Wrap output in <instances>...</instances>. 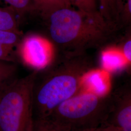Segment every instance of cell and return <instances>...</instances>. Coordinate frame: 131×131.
Masks as SVG:
<instances>
[{
  "label": "cell",
  "mask_w": 131,
  "mask_h": 131,
  "mask_svg": "<svg viewBox=\"0 0 131 131\" xmlns=\"http://www.w3.org/2000/svg\"><path fill=\"white\" fill-rule=\"evenodd\" d=\"M45 19L52 40L68 54H82L87 49L103 44L115 29L99 10L85 12L67 7L52 12Z\"/></svg>",
  "instance_id": "cell-1"
},
{
  "label": "cell",
  "mask_w": 131,
  "mask_h": 131,
  "mask_svg": "<svg viewBox=\"0 0 131 131\" xmlns=\"http://www.w3.org/2000/svg\"><path fill=\"white\" fill-rule=\"evenodd\" d=\"M81 54H69L64 61L37 78L32 95L33 121L45 119L60 104L81 93L82 80L89 70Z\"/></svg>",
  "instance_id": "cell-2"
},
{
  "label": "cell",
  "mask_w": 131,
  "mask_h": 131,
  "mask_svg": "<svg viewBox=\"0 0 131 131\" xmlns=\"http://www.w3.org/2000/svg\"><path fill=\"white\" fill-rule=\"evenodd\" d=\"M112 102L111 94L81 92L60 104L45 119L69 131L100 128L107 117Z\"/></svg>",
  "instance_id": "cell-3"
},
{
  "label": "cell",
  "mask_w": 131,
  "mask_h": 131,
  "mask_svg": "<svg viewBox=\"0 0 131 131\" xmlns=\"http://www.w3.org/2000/svg\"><path fill=\"white\" fill-rule=\"evenodd\" d=\"M38 71L16 78L0 92V131H31L32 95Z\"/></svg>",
  "instance_id": "cell-4"
},
{
  "label": "cell",
  "mask_w": 131,
  "mask_h": 131,
  "mask_svg": "<svg viewBox=\"0 0 131 131\" xmlns=\"http://www.w3.org/2000/svg\"><path fill=\"white\" fill-rule=\"evenodd\" d=\"M17 50L23 62L34 70L46 68L54 56L52 42L38 35H30L21 39Z\"/></svg>",
  "instance_id": "cell-5"
},
{
  "label": "cell",
  "mask_w": 131,
  "mask_h": 131,
  "mask_svg": "<svg viewBox=\"0 0 131 131\" xmlns=\"http://www.w3.org/2000/svg\"><path fill=\"white\" fill-rule=\"evenodd\" d=\"M112 102L103 131H131V93L123 90L112 95Z\"/></svg>",
  "instance_id": "cell-6"
},
{
  "label": "cell",
  "mask_w": 131,
  "mask_h": 131,
  "mask_svg": "<svg viewBox=\"0 0 131 131\" xmlns=\"http://www.w3.org/2000/svg\"><path fill=\"white\" fill-rule=\"evenodd\" d=\"M105 70H90L84 74L82 80V91L98 95L108 94V75Z\"/></svg>",
  "instance_id": "cell-7"
},
{
  "label": "cell",
  "mask_w": 131,
  "mask_h": 131,
  "mask_svg": "<svg viewBox=\"0 0 131 131\" xmlns=\"http://www.w3.org/2000/svg\"><path fill=\"white\" fill-rule=\"evenodd\" d=\"M20 31L0 30V60L14 63L15 51L21 40Z\"/></svg>",
  "instance_id": "cell-8"
},
{
  "label": "cell",
  "mask_w": 131,
  "mask_h": 131,
  "mask_svg": "<svg viewBox=\"0 0 131 131\" xmlns=\"http://www.w3.org/2000/svg\"><path fill=\"white\" fill-rule=\"evenodd\" d=\"M101 61L103 70L113 71L121 70L130 63L122 52L121 48L110 47L103 51Z\"/></svg>",
  "instance_id": "cell-9"
},
{
  "label": "cell",
  "mask_w": 131,
  "mask_h": 131,
  "mask_svg": "<svg viewBox=\"0 0 131 131\" xmlns=\"http://www.w3.org/2000/svg\"><path fill=\"white\" fill-rule=\"evenodd\" d=\"M33 1L35 13H38L44 19L56 10L72 6L69 0H33Z\"/></svg>",
  "instance_id": "cell-10"
},
{
  "label": "cell",
  "mask_w": 131,
  "mask_h": 131,
  "mask_svg": "<svg viewBox=\"0 0 131 131\" xmlns=\"http://www.w3.org/2000/svg\"><path fill=\"white\" fill-rule=\"evenodd\" d=\"M18 17L19 15L12 7L0 6V30L20 31Z\"/></svg>",
  "instance_id": "cell-11"
},
{
  "label": "cell",
  "mask_w": 131,
  "mask_h": 131,
  "mask_svg": "<svg viewBox=\"0 0 131 131\" xmlns=\"http://www.w3.org/2000/svg\"><path fill=\"white\" fill-rule=\"evenodd\" d=\"M99 11L109 23L115 25L119 17V0H99Z\"/></svg>",
  "instance_id": "cell-12"
},
{
  "label": "cell",
  "mask_w": 131,
  "mask_h": 131,
  "mask_svg": "<svg viewBox=\"0 0 131 131\" xmlns=\"http://www.w3.org/2000/svg\"><path fill=\"white\" fill-rule=\"evenodd\" d=\"M17 67L14 63L0 60V92L16 79Z\"/></svg>",
  "instance_id": "cell-13"
},
{
  "label": "cell",
  "mask_w": 131,
  "mask_h": 131,
  "mask_svg": "<svg viewBox=\"0 0 131 131\" xmlns=\"http://www.w3.org/2000/svg\"><path fill=\"white\" fill-rule=\"evenodd\" d=\"M0 3L12 7L19 17L25 14L35 13V7L33 0H0Z\"/></svg>",
  "instance_id": "cell-14"
},
{
  "label": "cell",
  "mask_w": 131,
  "mask_h": 131,
  "mask_svg": "<svg viewBox=\"0 0 131 131\" xmlns=\"http://www.w3.org/2000/svg\"><path fill=\"white\" fill-rule=\"evenodd\" d=\"M31 131H69L48 119L33 121Z\"/></svg>",
  "instance_id": "cell-15"
},
{
  "label": "cell",
  "mask_w": 131,
  "mask_h": 131,
  "mask_svg": "<svg viewBox=\"0 0 131 131\" xmlns=\"http://www.w3.org/2000/svg\"><path fill=\"white\" fill-rule=\"evenodd\" d=\"M71 5L77 9L85 12H94L99 10L95 0H69Z\"/></svg>",
  "instance_id": "cell-16"
},
{
  "label": "cell",
  "mask_w": 131,
  "mask_h": 131,
  "mask_svg": "<svg viewBox=\"0 0 131 131\" xmlns=\"http://www.w3.org/2000/svg\"><path fill=\"white\" fill-rule=\"evenodd\" d=\"M125 22H129L131 18V0H124L123 3L119 5V17Z\"/></svg>",
  "instance_id": "cell-17"
},
{
  "label": "cell",
  "mask_w": 131,
  "mask_h": 131,
  "mask_svg": "<svg viewBox=\"0 0 131 131\" xmlns=\"http://www.w3.org/2000/svg\"><path fill=\"white\" fill-rule=\"evenodd\" d=\"M122 52L126 57L127 60L130 63L131 61V38H127L123 43V46L121 48Z\"/></svg>",
  "instance_id": "cell-18"
},
{
  "label": "cell",
  "mask_w": 131,
  "mask_h": 131,
  "mask_svg": "<svg viewBox=\"0 0 131 131\" xmlns=\"http://www.w3.org/2000/svg\"><path fill=\"white\" fill-rule=\"evenodd\" d=\"M84 131H102L100 128H97V129H89Z\"/></svg>",
  "instance_id": "cell-19"
}]
</instances>
